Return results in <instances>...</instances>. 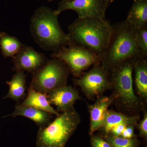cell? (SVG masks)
<instances>
[{
  "label": "cell",
  "mask_w": 147,
  "mask_h": 147,
  "mask_svg": "<svg viewBox=\"0 0 147 147\" xmlns=\"http://www.w3.org/2000/svg\"><path fill=\"white\" fill-rule=\"evenodd\" d=\"M75 85L81 88L88 98L93 99L112 88L110 73L100 65H94L79 79H73Z\"/></svg>",
  "instance_id": "ba28073f"
},
{
  "label": "cell",
  "mask_w": 147,
  "mask_h": 147,
  "mask_svg": "<svg viewBox=\"0 0 147 147\" xmlns=\"http://www.w3.org/2000/svg\"><path fill=\"white\" fill-rule=\"evenodd\" d=\"M51 57L63 61L70 73L77 78L91 66L101 64L99 55L86 47L72 44L54 52Z\"/></svg>",
  "instance_id": "52a82bcc"
},
{
  "label": "cell",
  "mask_w": 147,
  "mask_h": 147,
  "mask_svg": "<svg viewBox=\"0 0 147 147\" xmlns=\"http://www.w3.org/2000/svg\"><path fill=\"white\" fill-rule=\"evenodd\" d=\"M106 139L112 147H136L137 145L136 140L133 138L127 139L108 135Z\"/></svg>",
  "instance_id": "ffe728a7"
},
{
  "label": "cell",
  "mask_w": 147,
  "mask_h": 147,
  "mask_svg": "<svg viewBox=\"0 0 147 147\" xmlns=\"http://www.w3.org/2000/svg\"><path fill=\"white\" fill-rule=\"evenodd\" d=\"M139 119V116H127L121 113L108 110L100 129H102L106 136L110 134L112 129L116 125L122 123L135 125L137 124Z\"/></svg>",
  "instance_id": "2e32d148"
},
{
  "label": "cell",
  "mask_w": 147,
  "mask_h": 147,
  "mask_svg": "<svg viewBox=\"0 0 147 147\" xmlns=\"http://www.w3.org/2000/svg\"><path fill=\"white\" fill-rule=\"evenodd\" d=\"M126 19L136 28L147 27V0H134Z\"/></svg>",
  "instance_id": "e0dca14e"
},
{
  "label": "cell",
  "mask_w": 147,
  "mask_h": 147,
  "mask_svg": "<svg viewBox=\"0 0 147 147\" xmlns=\"http://www.w3.org/2000/svg\"><path fill=\"white\" fill-rule=\"evenodd\" d=\"M21 105L43 110L57 116L60 114L51 106L46 94L35 90L30 87H29L28 90L26 97Z\"/></svg>",
  "instance_id": "5bb4252c"
},
{
  "label": "cell",
  "mask_w": 147,
  "mask_h": 147,
  "mask_svg": "<svg viewBox=\"0 0 147 147\" xmlns=\"http://www.w3.org/2000/svg\"><path fill=\"white\" fill-rule=\"evenodd\" d=\"M46 95L50 104L56 106L58 112H64L81 98L76 89L67 85L50 92Z\"/></svg>",
  "instance_id": "8fae6325"
},
{
  "label": "cell",
  "mask_w": 147,
  "mask_h": 147,
  "mask_svg": "<svg viewBox=\"0 0 147 147\" xmlns=\"http://www.w3.org/2000/svg\"><path fill=\"white\" fill-rule=\"evenodd\" d=\"M114 100L113 95L109 96H99L94 104L89 106L90 113L89 133L90 135L101 128L108 107Z\"/></svg>",
  "instance_id": "7c38bea8"
},
{
  "label": "cell",
  "mask_w": 147,
  "mask_h": 147,
  "mask_svg": "<svg viewBox=\"0 0 147 147\" xmlns=\"http://www.w3.org/2000/svg\"><path fill=\"white\" fill-rule=\"evenodd\" d=\"M72 1H73V0H62V2H68Z\"/></svg>",
  "instance_id": "4316f807"
},
{
  "label": "cell",
  "mask_w": 147,
  "mask_h": 147,
  "mask_svg": "<svg viewBox=\"0 0 147 147\" xmlns=\"http://www.w3.org/2000/svg\"><path fill=\"white\" fill-rule=\"evenodd\" d=\"M137 45L143 55L147 57V27L136 28Z\"/></svg>",
  "instance_id": "44dd1931"
},
{
  "label": "cell",
  "mask_w": 147,
  "mask_h": 147,
  "mask_svg": "<svg viewBox=\"0 0 147 147\" xmlns=\"http://www.w3.org/2000/svg\"><path fill=\"white\" fill-rule=\"evenodd\" d=\"M134 125H127L122 132L121 137L127 139H131L134 136Z\"/></svg>",
  "instance_id": "cb8c5ba5"
},
{
  "label": "cell",
  "mask_w": 147,
  "mask_h": 147,
  "mask_svg": "<svg viewBox=\"0 0 147 147\" xmlns=\"http://www.w3.org/2000/svg\"><path fill=\"white\" fill-rule=\"evenodd\" d=\"M127 125L125 123H122L116 125L110 131L111 135L115 137H120L124 129L127 126Z\"/></svg>",
  "instance_id": "d4e9b609"
},
{
  "label": "cell",
  "mask_w": 147,
  "mask_h": 147,
  "mask_svg": "<svg viewBox=\"0 0 147 147\" xmlns=\"http://www.w3.org/2000/svg\"><path fill=\"white\" fill-rule=\"evenodd\" d=\"M13 58L12 69L15 72L26 71L34 73L47 61L45 55L36 51L33 47L24 45Z\"/></svg>",
  "instance_id": "30bf717a"
},
{
  "label": "cell",
  "mask_w": 147,
  "mask_h": 147,
  "mask_svg": "<svg viewBox=\"0 0 147 147\" xmlns=\"http://www.w3.org/2000/svg\"><path fill=\"white\" fill-rule=\"evenodd\" d=\"M107 9L104 0H73L62 2L57 9L55 11L59 15L64 11L72 10L76 11L79 18L97 17L105 18Z\"/></svg>",
  "instance_id": "9c48e42d"
},
{
  "label": "cell",
  "mask_w": 147,
  "mask_h": 147,
  "mask_svg": "<svg viewBox=\"0 0 147 147\" xmlns=\"http://www.w3.org/2000/svg\"><path fill=\"white\" fill-rule=\"evenodd\" d=\"M24 44L15 37L4 32H0V47L5 57H13Z\"/></svg>",
  "instance_id": "d6986e66"
},
{
  "label": "cell",
  "mask_w": 147,
  "mask_h": 147,
  "mask_svg": "<svg viewBox=\"0 0 147 147\" xmlns=\"http://www.w3.org/2000/svg\"><path fill=\"white\" fill-rule=\"evenodd\" d=\"M139 133L142 137L147 138V113L145 112L143 119L139 125Z\"/></svg>",
  "instance_id": "603a6c76"
},
{
  "label": "cell",
  "mask_w": 147,
  "mask_h": 147,
  "mask_svg": "<svg viewBox=\"0 0 147 147\" xmlns=\"http://www.w3.org/2000/svg\"><path fill=\"white\" fill-rule=\"evenodd\" d=\"M69 69L62 61L52 58L38 70L33 73L30 87L47 95L48 93L67 85Z\"/></svg>",
  "instance_id": "8992f818"
},
{
  "label": "cell",
  "mask_w": 147,
  "mask_h": 147,
  "mask_svg": "<svg viewBox=\"0 0 147 147\" xmlns=\"http://www.w3.org/2000/svg\"><path fill=\"white\" fill-rule=\"evenodd\" d=\"M55 11L45 8L38 9L30 21L31 34L43 50L54 52L71 45L68 35L61 28Z\"/></svg>",
  "instance_id": "3957f363"
},
{
  "label": "cell",
  "mask_w": 147,
  "mask_h": 147,
  "mask_svg": "<svg viewBox=\"0 0 147 147\" xmlns=\"http://www.w3.org/2000/svg\"><path fill=\"white\" fill-rule=\"evenodd\" d=\"M52 115L43 110L18 104L16 105L14 111L12 113L4 116L3 118L9 117L15 118L17 116H23L32 120L40 127L47 126L51 122Z\"/></svg>",
  "instance_id": "4fadbf2b"
},
{
  "label": "cell",
  "mask_w": 147,
  "mask_h": 147,
  "mask_svg": "<svg viewBox=\"0 0 147 147\" xmlns=\"http://www.w3.org/2000/svg\"><path fill=\"white\" fill-rule=\"evenodd\" d=\"M136 30L126 19L112 25L110 41L101 57V65L106 71L126 61L147 57L137 45Z\"/></svg>",
  "instance_id": "6da1fadb"
},
{
  "label": "cell",
  "mask_w": 147,
  "mask_h": 147,
  "mask_svg": "<svg viewBox=\"0 0 147 147\" xmlns=\"http://www.w3.org/2000/svg\"><path fill=\"white\" fill-rule=\"evenodd\" d=\"M135 60L124 62L109 72L114 100L117 99L123 108L129 111L139 110L143 105L133 90L132 72Z\"/></svg>",
  "instance_id": "5b68a950"
},
{
  "label": "cell",
  "mask_w": 147,
  "mask_h": 147,
  "mask_svg": "<svg viewBox=\"0 0 147 147\" xmlns=\"http://www.w3.org/2000/svg\"><path fill=\"white\" fill-rule=\"evenodd\" d=\"M133 70L137 91L141 97L147 98V57L139 58L134 61Z\"/></svg>",
  "instance_id": "ac0fdd59"
},
{
  "label": "cell",
  "mask_w": 147,
  "mask_h": 147,
  "mask_svg": "<svg viewBox=\"0 0 147 147\" xmlns=\"http://www.w3.org/2000/svg\"><path fill=\"white\" fill-rule=\"evenodd\" d=\"M91 144L92 147H112L107 141L98 136H92Z\"/></svg>",
  "instance_id": "7402d4cb"
},
{
  "label": "cell",
  "mask_w": 147,
  "mask_h": 147,
  "mask_svg": "<svg viewBox=\"0 0 147 147\" xmlns=\"http://www.w3.org/2000/svg\"><path fill=\"white\" fill-rule=\"evenodd\" d=\"M115 1V0H104V3H105L106 8H108L110 3H113Z\"/></svg>",
  "instance_id": "484cf974"
},
{
  "label": "cell",
  "mask_w": 147,
  "mask_h": 147,
  "mask_svg": "<svg viewBox=\"0 0 147 147\" xmlns=\"http://www.w3.org/2000/svg\"><path fill=\"white\" fill-rule=\"evenodd\" d=\"M71 44L86 47L100 57L108 47L112 25L106 18H78L68 26Z\"/></svg>",
  "instance_id": "7a4b0ae2"
},
{
  "label": "cell",
  "mask_w": 147,
  "mask_h": 147,
  "mask_svg": "<svg viewBox=\"0 0 147 147\" xmlns=\"http://www.w3.org/2000/svg\"><path fill=\"white\" fill-rule=\"evenodd\" d=\"M9 90L3 99H11L19 102L26 97V76L23 71H16L10 81L6 82Z\"/></svg>",
  "instance_id": "9a60e30c"
},
{
  "label": "cell",
  "mask_w": 147,
  "mask_h": 147,
  "mask_svg": "<svg viewBox=\"0 0 147 147\" xmlns=\"http://www.w3.org/2000/svg\"><path fill=\"white\" fill-rule=\"evenodd\" d=\"M81 119L74 105L47 126L39 127L37 133V147H65L76 130Z\"/></svg>",
  "instance_id": "277c9868"
}]
</instances>
